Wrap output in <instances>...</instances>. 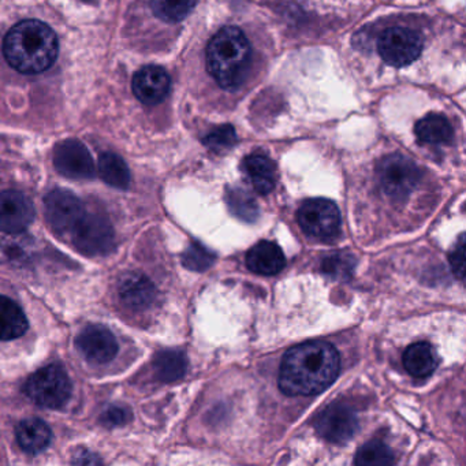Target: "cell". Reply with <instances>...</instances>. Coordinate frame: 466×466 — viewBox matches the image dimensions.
Returning <instances> with one entry per match:
<instances>
[{
  "mask_svg": "<svg viewBox=\"0 0 466 466\" xmlns=\"http://www.w3.org/2000/svg\"><path fill=\"white\" fill-rule=\"evenodd\" d=\"M416 135L422 143L439 146L451 140L452 127L444 116L431 114L420 119L419 124L416 125Z\"/></svg>",
  "mask_w": 466,
  "mask_h": 466,
  "instance_id": "7402d4cb",
  "label": "cell"
},
{
  "mask_svg": "<svg viewBox=\"0 0 466 466\" xmlns=\"http://www.w3.org/2000/svg\"><path fill=\"white\" fill-rule=\"evenodd\" d=\"M78 351L92 364H107L118 353V342L107 327L91 324L76 339Z\"/></svg>",
  "mask_w": 466,
  "mask_h": 466,
  "instance_id": "7c38bea8",
  "label": "cell"
},
{
  "mask_svg": "<svg viewBox=\"0 0 466 466\" xmlns=\"http://www.w3.org/2000/svg\"><path fill=\"white\" fill-rule=\"evenodd\" d=\"M339 367V354L334 346L321 340L302 343L283 357L280 390L290 397L319 394L334 383Z\"/></svg>",
  "mask_w": 466,
  "mask_h": 466,
  "instance_id": "6da1fadb",
  "label": "cell"
},
{
  "mask_svg": "<svg viewBox=\"0 0 466 466\" xmlns=\"http://www.w3.org/2000/svg\"><path fill=\"white\" fill-rule=\"evenodd\" d=\"M170 86V76L159 66L143 67L133 77V92L144 105H159L167 96Z\"/></svg>",
  "mask_w": 466,
  "mask_h": 466,
  "instance_id": "5bb4252c",
  "label": "cell"
},
{
  "mask_svg": "<svg viewBox=\"0 0 466 466\" xmlns=\"http://www.w3.org/2000/svg\"><path fill=\"white\" fill-rule=\"evenodd\" d=\"M247 266L255 274L268 277L279 274L285 268L286 258L275 242L261 241L248 252Z\"/></svg>",
  "mask_w": 466,
  "mask_h": 466,
  "instance_id": "2e32d148",
  "label": "cell"
},
{
  "mask_svg": "<svg viewBox=\"0 0 466 466\" xmlns=\"http://www.w3.org/2000/svg\"><path fill=\"white\" fill-rule=\"evenodd\" d=\"M35 208L32 201L17 190L0 193V231L20 234L32 225Z\"/></svg>",
  "mask_w": 466,
  "mask_h": 466,
  "instance_id": "4fadbf2b",
  "label": "cell"
},
{
  "mask_svg": "<svg viewBox=\"0 0 466 466\" xmlns=\"http://www.w3.org/2000/svg\"><path fill=\"white\" fill-rule=\"evenodd\" d=\"M356 267V258L348 252H334L321 261V272L329 279L348 280L350 279Z\"/></svg>",
  "mask_w": 466,
  "mask_h": 466,
  "instance_id": "d4e9b609",
  "label": "cell"
},
{
  "mask_svg": "<svg viewBox=\"0 0 466 466\" xmlns=\"http://www.w3.org/2000/svg\"><path fill=\"white\" fill-rule=\"evenodd\" d=\"M154 370L162 381H176L184 378L187 370V360L182 351L162 350L155 356Z\"/></svg>",
  "mask_w": 466,
  "mask_h": 466,
  "instance_id": "603a6c76",
  "label": "cell"
},
{
  "mask_svg": "<svg viewBox=\"0 0 466 466\" xmlns=\"http://www.w3.org/2000/svg\"><path fill=\"white\" fill-rule=\"evenodd\" d=\"M196 0H151V9L159 20L179 23L195 7Z\"/></svg>",
  "mask_w": 466,
  "mask_h": 466,
  "instance_id": "484cf974",
  "label": "cell"
},
{
  "mask_svg": "<svg viewBox=\"0 0 466 466\" xmlns=\"http://www.w3.org/2000/svg\"><path fill=\"white\" fill-rule=\"evenodd\" d=\"M45 208L48 223L59 234L72 233L78 220L86 214L80 198L65 189L48 193L45 198Z\"/></svg>",
  "mask_w": 466,
  "mask_h": 466,
  "instance_id": "30bf717a",
  "label": "cell"
},
{
  "mask_svg": "<svg viewBox=\"0 0 466 466\" xmlns=\"http://www.w3.org/2000/svg\"><path fill=\"white\" fill-rule=\"evenodd\" d=\"M54 165L59 174L70 179H91L95 177V163L88 148L80 140L62 141L54 152Z\"/></svg>",
  "mask_w": 466,
  "mask_h": 466,
  "instance_id": "8fae6325",
  "label": "cell"
},
{
  "mask_svg": "<svg viewBox=\"0 0 466 466\" xmlns=\"http://www.w3.org/2000/svg\"><path fill=\"white\" fill-rule=\"evenodd\" d=\"M226 203L234 217L244 222H255L258 218V207L247 190L233 187L226 192Z\"/></svg>",
  "mask_w": 466,
  "mask_h": 466,
  "instance_id": "cb8c5ba5",
  "label": "cell"
},
{
  "mask_svg": "<svg viewBox=\"0 0 466 466\" xmlns=\"http://www.w3.org/2000/svg\"><path fill=\"white\" fill-rule=\"evenodd\" d=\"M394 462L391 450L380 441H370L360 447L354 458V463L361 466L390 465Z\"/></svg>",
  "mask_w": 466,
  "mask_h": 466,
  "instance_id": "4316f807",
  "label": "cell"
},
{
  "mask_svg": "<svg viewBox=\"0 0 466 466\" xmlns=\"http://www.w3.org/2000/svg\"><path fill=\"white\" fill-rule=\"evenodd\" d=\"M215 263V253L200 242H190L182 255V264L190 271H206Z\"/></svg>",
  "mask_w": 466,
  "mask_h": 466,
  "instance_id": "83f0119b",
  "label": "cell"
},
{
  "mask_svg": "<svg viewBox=\"0 0 466 466\" xmlns=\"http://www.w3.org/2000/svg\"><path fill=\"white\" fill-rule=\"evenodd\" d=\"M316 432L334 444H345L359 430L356 411L345 403H331L315 419Z\"/></svg>",
  "mask_w": 466,
  "mask_h": 466,
  "instance_id": "9c48e42d",
  "label": "cell"
},
{
  "mask_svg": "<svg viewBox=\"0 0 466 466\" xmlns=\"http://www.w3.org/2000/svg\"><path fill=\"white\" fill-rule=\"evenodd\" d=\"M100 178L116 187V189H127L130 185V171L125 160L113 152H106L99 159Z\"/></svg>",
  "mask_w": 466,
  "mask_h": 466,
  "instance_id": "44dd1931",
  "label": "cell"
},
{
  "mask_svg": "<svg viewBox=\"0 0 466 466\" xmlns=\"http://www.w3.org/2000/svg\"><path fill=\"white\" fill-rule=\"evenodd\" d=\"M28 329V319L17 302L0 296V340H12L23 337Z\"/></svg>",
  "mask_w": 466,
  "mask_h": 466,
  "instance_id": "d6986e66",
  "label": "cell"
},
{
  "mask_svg": "<svg viewBox=\"0 0 466 466\" xmlns=\"http://www.w3.org/2000/svg\"><path fill=\"white\" fill-rule=\"evenodd\" d=\"M379 184L392 200L402 201L410 196L421 179L416 163L403 155H390L378 166Z\"/></svg>",
  "mask_w": 466,
  "mask_h": 466,
  "instance_id": "5b68a950",
  "label": "cell"
},
{
  "mask_svg": "<svg viewBox=\"0 0 466 466\" xmlns=\"http://www.w3.org/2000/svg\"><path fill=\"white\" fill-rule=\"evenodd\" d=\"M299 223L307 236L332 241L340 231V212L331 200L310 198L299 207Z\"/></svg>",
  "mask_w": 466,
  "mask_h": 466,
  "instance_id": "52a82bcc",
  "label": "cell"
},
{
  "mask_svg": "<svg viewBox=\"0 0 466 466\" xmlns=\"http://www.w3.org/2000/svg\"><path fill=\"white\" fill-rule=\"evenodd\" d=\"M245 174L258 195H268L274 190L277 182V170L268 157L263 154H252L244 160Z\"/></svg>",
  "mask_w": 466,
  "mask_h": 466,
  "instance_id": "ac0fdd59",
  "label": "cell"
},
{
  "mask_svg": "<svg viewBox=\"0 0 466 466\" xmlns=\"http://www.w3.org/2000/svg\"><path fill=\"white\" fill-rule=\"evenodd\" d=\"M236 143V130H234L233 127H230V125H226V127H218V129L212 130V132L204 138V144L215 152L226 151V149L231 148Z\"/></svg>",
  "mask_w": 466,
  "mask_h": 466,
  "instance_id": "f1b7e54d",
  "label": "cell"
},
{
  "mask_svg": "<svg viewBox=\"0 0 466 466\" xmlns=\"http://www.w3.org/2000/svg\"><path fill=\"white\" fill-rule=\"evenodd\" d=\"M378 51L386 64L394 67L408 66L421 54V36L413 29L395 26L379 37Z\"/></svg>",
  "mask_w": 466,
  "mask_h": 466,
  "instance_id": "ba28073f",
  "label": "cell"
},
{
  "mask_svg": "<svg viewBox=\"0 0 466 466\" xmlns=\"http://www.w3.org/2000/svg\"><path fill=\"white\" fill-rule=\"evenodd\" d=\"M59 45L56 32L37 20H26L10 29L4 54L10 66L24 75H39L56 64Z\"/></svg>",
  "mask_w": 466,
  "mask_h": 466,
  "instance_id": "7a4b0ae2",
  "label": "cell"
},
{
  "mask_svg": "<svg viewBox=\"0 0 466 466\" xmlns=\"http://www.w3.org/2000/svg\"><path fill=\"white\" fill-rule=\"evenodd\" d=\"M132 419V414L127 409L122 408V406H110L103 411L100 421L106 427L113 428L119 427V425L127 424Z\"/></svg>",
  "mask_w": 466,
  "mask_h": 466,
  "instance_id": "4dcf8cb0",
  "label": "cell"
},
{
  "mask_svg": "<svg viewBox=\"0 0 466 466\" xmlns=\"http://www.w3.org/2000/svg\"><path fill=\"white\" fill-rule=\"evenodd\" d=\"M250 65V45L241 29H220L207 47V67L222 88L233 91L247 78Z\"/></svg>",
  "mask_w": 466,
  "mask_h": 466,
  "instance_id": "3957f363",
  "label": "cell"
},
{
  "mask_svg": "<svg viewBox=\"0 0 466 466\" xmlns=\"http://www.w3.org/2000/svg\"><path fill=\"white\" fill-rule=\"evenodd\" d=\"M452 274L460 280L465 277V237L461 236L449 256Z\"/></svg>",
  "mask_w": 466,
  "mask_h": 466,
  "instance_id": "f546056e",
  "label": "cell"
},
{
  "mask_svg": "<svg viewBox=\"0 0 466 466\" xmlns=\"http://www.w3.org/2000/svg\"><path fill=\"white\" fill-rule=\"evenodd\" d=\"M119 297L132 309H147L157 299L154 283L140 272H127L118 283Z\"/></svg>",
  "mask_w": 466,
  "mask_h": 466,
  "instance_id": "9a60e30c",
  "label": "cell"
},
{
  "mask_svg": "<svg viewBox=\"0 0 466 466\" xmlns=\"http://www.w3.org/2000/svg\"><path fill=\"white\" fill-rule=\"evenodd\" d=\"M25 392L35 403L47 409H61L72 397V380L61 365H47L35 372L25 384Z\"/></svg>",
  "mask_w": 466,
  "mask_h": 466,
  "instance_id": "277c9868",
  "label": "cell"
},
{
  "mask_svg": "<svg viewBox=\"0 0 466 466\" xmlns=\"http://www.w3.org/2000/svg\"><path fill=\"white\" fill-rule=\"evenodd\" d=\"M15 438L24 451L39 454L50 446L53 432L47 422L40 419H26L18 424Z\"/></svg>",
  "mask_w": 466,
  "mask_h": 466,
  "instance_id": "e0dca14e",
  "label": "cell"
},
{
  "mask_svg": "<svg viewBox=\"0 0 466 466\" xmlns=\"http://www.w3.org/2000/svg\"><path fill=\"white\" fill-rule=\"evenodd\" d=\"M73 244L86 256H105L114 249L116 233L108 218L84 214L72 230Z\"/></svg>",
  "mask_w": 466,
  "mask_h": 466,
  "instance_id": "8992f818",
  "label": "cell"
},
{
  "mask_svg": "<svg viewBox=\"0 0 466 466\" xmlns=\"http://www.w3.org/2000/svg\"><path fill=\"white\" fill-rule=\"evenodd\" d=\"M403 367L414 378H427L438 367V357L430 343H413L403 353Z\"/></svg>",
  "mask_w": 466,
  "mask_h": 466,
  "instance_id": "ffe728a7",
  "label": "cell"
}]
</instances>
